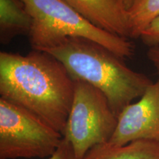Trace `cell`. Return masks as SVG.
Wrapping results in <instances>:
<instances>
[{
	"label": "cell",
	"mask_w": 159,
	"mask_h": 159,
	"mask_svg": "<svg viewBox=\"0 0 159 159\" xmlns=\"http://www.w3.org/2000/svg\"><path fill=\"white\" fill-rule=\"evenodd\" d=\"M75 80L58 59L33 49L26 55L0 52L1 98L23 107L63 134Z\"/></svg>",
	"instance_id": "6da1fadb"
},
{
	"label": "cell",
	"mask_w": 159,
	"mask_h": 159,
	"mask_svg": "<svg viewBox=\"0 0 159 159\" xmlns=\"http://www.w3.org/2000/svg\"><path fill=\"white\" fill-rule=\"evenodd\" d=\"M44 51L58 59L73 79L85 81L104 93L117 117L153 83L129 68L118 55L90 40L69 38Z\"/></svg>",
	"instance_id": "7a4b0ae2"
},
{
	"label": "cell",
	"mask_w": 159,
	"mask_h": 159,
	"mask_svg": "<svg viewBox=\"0 0 159 159\" xmlns=\"http://www.w3.org/2000/svg\"><path fill=\"white\" fill-rule=\"evenodd\" d=\"M21 1L33 19L29 35L33 49L44 51L69 38H82L102 45L122 59L134 55V44L128 39L97 27L64 0Z\"/></svg>",
	"instance_id": "3957f363"
},
{
	"label": "cell",
	"mask_w": 159,
	"mask_h": 159,
	"mask_svg": "<svg viewBox=\"0 0 159 159\" xmlns=\"http://www.w3.org/2000/svg\"><path fill=\"white\" fill-rule=\"evenodd\" d=\"M118 117L107 97L98 89L75 80V92L63 138L72 146L77 159H83L97 145L111 140Z\"/></svg>",
	"instance_id": "277c9868"
},
{
	"label": "cell",
	"mask_w": 159,
	"mask_h": 159,
	"mask_svg": "<svg viewBox=\"0 0 159 159\" xmlns=\"http://www.w3.org/2000/svg\"><path fill=\"white\" fill-rule=\"evenodd\" d=\"M63 139L35 114L0 98V159L49 158Z\"/></svg>",
	"instance_id": "5b68a950"
},
{
	"label": "cell",
	"mask_w": 159,
	"mask_h": 159,
	"mask_svg": "<svg viewBox=\"0 0 159 159\" xmlns=\"http://www.w3.org/2000/svg\"><path fill=\"white\" fill-rule=\"evenodd\" d=\"M140 139L159 142V78L138 102L128 105L119 114L116 130L108 143L124 146Z\"/></svg>",
	"instance_id": "8992f818"
},
{
	"label": "cell",
	"mask_w": 159,
	"mask_h": 159,
	"mask_svg": "<svg viewBox=\"0 0 159 159\" xmlns=\"http://www.w3.org/2000/svg\"><path fill=\"white\" fill-rule=\"evenodd\" d=\"M71 7L99 28L130 38L128 11L116 0H64Z\"/></svg>",
	"instance_id": "52a82bcc"
},
{
	"label": "cell",
	"mask_w": 159,
	"mask_h": 159,
	"mask_svg": "<svg viewBox=\"0 0 159 159\" xmlns=\"http://www.w3.org/2000/svg\"><path fill=\"white\" fill-rule=\"evenodd\" d=\"M33 19L21 0H0V42L6 45L14 38L30 35Z\"/></svg>",
	"instance_id": "ba28073f"
},
{
	"label": "cell",
	"mask_w": 159,
	"mask_h": 159,
	"mask_svg": "<svg viewBox=\"0 0 159 159\" xmlns=\"http://www.w3.org/2000/svg\"><path fill=\"white\" fill-rule=\"evenodd\" d=\"M83 159H159V142L140 139L124 146L108 142L91 148Z\"/></svg>",
	"instance_id": "9c48e42d"
},
{
	"label": "cell",
	"mask_w": 159,
	"mask_h": 159,
	"mask_svg": "<svg viewBox=\"0 0 159 159\" xmlns=\"http://www.w3.org/2000/svg\"><path fill=\"white\" fill-rule=\"evenodd\" d=\"M130 38L140 37L143 31L159 16V0H142L128 11Z\"/></svg>",
	"instance_id": "30bf717a"
},
{
	"label": "cell",
	"mask_w": 159,
	"mask_h": 159,
	"mask_svg": "<svg viewBox=\"0 0 159 159\" xmlns=\"http://www.w3.org/2000/svg\"><path fill=\"white\" fill-rule=\"evenodd\" d=\"M139 38L149 47L159 46V16L152 20Z\"/></svg>",
	"instance_id": "8fae6325"
},
{
	"label": "cell",
	"mask_w": 159,
	"mask_h": 159,
	"mask_svg": "<svg viewBox=\"0 0 159 159\" xmlns=\"http://www.w3.org/2000/svg\"><path fill=\"white\" fill-rule=\"evenodd\" d=\"M47 159H77L72 146L63 138L56 151Z\"/></svg>",
	"instance_id": "7c38bea8"
},
{
	"label": "cell",
	"mask_w": 159,
	"mask_h": 159,
	"mask_svg": "<svg viewBox=\"0 0 159 159\" xmlns=\"http://www.w3.org/2000/svg\"><path fill=\"white\" fill-rule=\"evenodd\" d=\"M148 59L152 63L159 75V46L150 47L147 53Z\"/></svg>",
	"instance_id": "4fadbf2b"
},
{
	"label": "cell",
	"mask_w": 159,
	"mask_h": 159,
	"mask_svg": "<svg viewBox=\"0 0 159 159\" xmlns=\"http://www.w3.org/2000/svg\"><path fill=\"white\" fill-rule=\"evenodd\" d=\"M140 1H142V0H124L123 1V6H124L125 9L127 11H128L129 10L134 7Z\"/></svg>",
	"instance_id": "5bb4252c"
},
{
	"label": "cell",
	"mask_w": 159,
	"mask_h": 159,
	"mask_svg": "<svg viewBox=\"0 0 159 159\" xmlns=\"http://www.w3.org/2000/svg\"><path fill=\"white\" fill-rule=\"evenodd\" d=\"M116 1H117L119 3H120L121 5H123V1H124V0H116ZM123 7H124V6H123Z\"/></svg>",
	"instance_id": "9a60e30c"
}]
</instances>
